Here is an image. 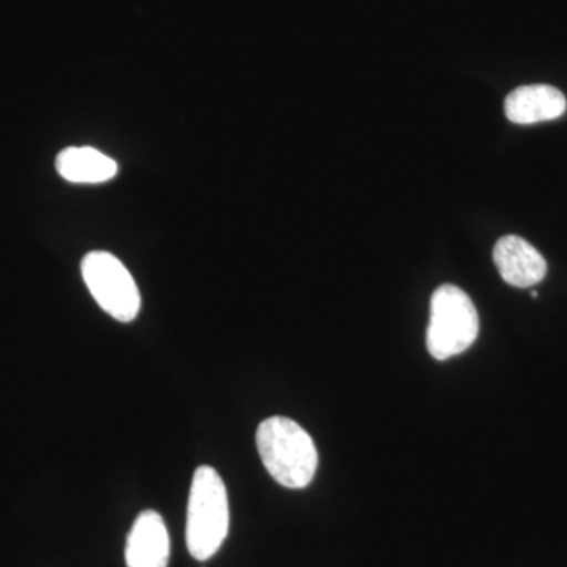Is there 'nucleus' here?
<instances>
[{
  "mask_svg": "<svg viewBox=\"0 0 567 567\" xmlns=\"http://www.w3.org/2000/svg\"><path fill=\"white\" fill-rule=\"evenodd\" d=\"M257 451L276 483L287 488H305L315 480L319 454L311 435L286 416H271L260 423Z\"/></svg>",
  "mask_w": 567,
  "mask_h": 567,
  "instance_id": "f257e3e1",
  "label": "nucleus"
},
{
  "mask_svg": "<svg viewBox=\"0 0 567 567\" xmlns=\"http://www.w3.org/2000/svg\"><path fill=\"white\" fill-rule=\"evenodd\" d=\"M229 498L213 466H197L186 513V546L197 561L215 557L229 533Z\"/></svg>",
  "mask_w": 567,
  "mask_h": 567,
  "instance_id": "f03ea898",
  "label": "nucleus"
},
{
  "mask_svg": "<svg viewBox=\"0 0 567 567\" xmlns=\"http://www.w3.org/2000/svg\"><path fill=\"white\" fill-rule=\"evenodd\" d=\"M480 333V316L472 298L445 284L432 295L427 327V350L435 360L445 361L465 352Z\"/></svg>",
  "mask_w": 567,
  "mask_h": 567,
  "instance_id": "7ed1b4c3",
  "label": "nucleus"
},
{
  "mask_svg": "<svg viewBox=\"0 0 567 567\" xmlns=\"http://www.w3.org/2000/svg\"><path fill=\"white\" fill-rule=\"evenodd\" d=\"M81 274L103 311L123 323L133 322L141 311V293L128 268L106 251H92L82 259Z\"/></svg>",
  "mask_w": 567,
  "mask_h": 567,
  "instance_id": "20e7f679",
  "label": "nucleus"
},
{
  "mask_svg": "<svg viewBox=\"0 0 567 567\" xmlns=\"http://www.w3.org/2000/svg\"><path fill=\"white\" fill-rule=\"evenodd\" d=\"M171 539L162 514L142 511L126 539V567H167Z\"/></svg>",
  "mask_w": 567,
  "mask_h": 567,
  "instance_id": "39448f33",
  "label": "nucleus"
},
{
  "mask_svg": "<svg viewBox=\"0 0 567 567\" xmlns=\"http://www.w3.org/2000/svg\"><path fill=\"white\" fill-rule=\"evenodd\" d=\"M494 262L503 281L518 289L536 286L547 275L543 254L517 235H506L496 241Z\"/></svg>",
  "mask_w": 567,
  "mask_h": 567,
  "instance_id": "423d86ee",
  "label": "nucleus"
},
{
  "mask_svg": "<svg viewBox=\"0 0 567 567\" xmlns=\"http://www.w3.org/2000/svg\"><path fill=\"white\" fill-rule=\"evenodd\" d=\"M566 96L554 85H522L507 95L506 117L517 125L555 121L565 114Z\"/></svg>",
  "mask_w": 567,
  "mask_h": 567,
  "instance_id": "0eeeda50",
  "label": "nucleus"
},
{
  "mask_svg": "<svg viewBox=\"0 0 567 567\" xmlns=\"http://www.w3.org/2000/svg\"><path fill=\"white\" fill-rule=\"evenodd\" d=\"M55 169L71 183L110 182L117 175V163L92 147H69L55 158Z\"/></svg>",
  "mask_w": 567,
  "mask_h": 567,
  "instance_id": "6e6552de",
  "label": "nucleus"
},
{
  "mask_svg": "<svg viewBox=\"0 0 567 567\" xmlns=\"http://www.w3.org/2000/svg\"><path fill=\"white\" fill-rule=\"evenodd\" d=\"M533 298H537V292H532Z\"/></svg>",
  "mask_w": 567,
  "mask_h": 567,
  "instance_id": "1a4fd4ad",
  "label": "nucleus"
}]
</instances>
